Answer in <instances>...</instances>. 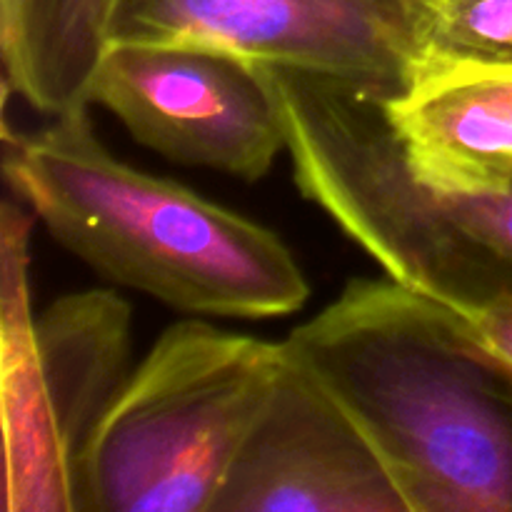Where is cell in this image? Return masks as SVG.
Listing matches in <instances>:
<instances>
[{
  "label": "cell",
  "mask_w": 512,
  "mask_h": 512,
  "mask_svg": "<svg viewBox=\"0 0 512 512\" xmlns=\"http://www.w3.org/2000/svg\"><path fill=\"white\" fill-rule=\"evenodd\" d=\"M283 353L363 430L408 512H512V380L453 308L355 278Z\"/></svg>",
  "instance_id": "6da1fadb"
},
{
  "label": "cell",
  "mask_w": 512,
  "mask_h": 512,
  "mask_svg": "<svg viewBox=\"0 0 512 512\" xmlns=\"http://www.w3.org/2000/svg\"><path fill=\"white\" fill-rule=\"evenodd\" d=\"M415 178L440 195L512 185V63H440L388 95Z\"/></svg>",
  "instance_id": "9c48e42d"
},
{
  "label": "cell",
  "mask_w": 512,
  "mask_h": 512,
  "mask_svg": "<svg viewBox=\"0 0 512 512\" xmlns=\"http://www.w3.org/2000/svg\"><path fill=\"white\" fill-rule=\"evenodd\" d=\"M115 5L118 0H0L5 85L48 118L88 108Z\"/></svg>",
  "instance_id": "30bf717a"
},
{
  "label": "cell",
  "mask_w": 512,
  "mask_h": 512,
  "mask_svg": "<svg viewBox=\"0 0 512 512\" xmlns=\"http://www.w3.org/2000/svg\"><path fill=\"white\" fill-rule=\"evenodd\" d=\"M5 305L8 512H78V468L130 375L133 310L113 290Z\"/></svg>",
  "instance_id": "5b68a950"
},
{
  "label": "cell",
  "mask_w": 512,
  "mask_h": 512,
  "mask_svg": "<svg viewBox=\"0 0 512 512\" xmlns=\"http://www.w3.org/2000/svg\"><path fill=\"white\" fill-rule=\"evenodd\" d=\"M303 198L323 208L395 283L448 305L483 310L510 280L425 188L388 113L390 90L260 63Z\"/></svg>",
  "instance_id": "277c9868"
},
{
  "label": "cell",
  "mask_w": 512,
  "mask_h": 512,
  "mask_svg": "<svg viewBox=\"0 0 512 512\" xmlns=\"http://www.w3.org/2000/svg\"><path fill=\"white\" fill-rule=\"evenodd\" d=\"M470 340L512 380V293L463 315Z\"/></svg>",
  "instance_id": "4fadbf2b"
},
{
  "label": "cell",
  "mask_w": 512,
  "mask_h": 512,
  "mask_svg": "<svg viewBox=\"0 0 512 512\" xmlns=\"http://www.w3.org/2000/svg\"><path fill=\"white\" fill-rule=\"evenodd\" d=\"M283 368V343L170 325L85 445L78 512H213Z\"/></svg>",
  "instance_id": "3957f363"
},
{
  "label": "cell",
  "mask_w": 512,
  "mask_h": 512,
  "mask_svg": "<svg viewBox=\"0 0 512 512\" xmlns=\"http://www.w3.org/2000/svg\"><path fill=\"white\" fill-rule=\"evenodd\" d=\"M428 65L512 63V0H428Z\"/></svg>",
  "instance_id": "8fae6325"
},
{
  "label": "cell",
  "mask_w": 512,
  "mask_h": 512,
  "mask_svg": "<svg viewBox=\"0 0 512 512\" xmlns=\"http://www.w3.org/2000/svg\"><path fill=\"white\" fill-rule=\"evenodd\" d=\"M5 178L100 278L180 313L273 320L308 303V278L273 230L118 160L88 108L8 143Z\"/></svg>",
  "instance_id": "7a4b0ae2"
},
{
  "label": "cell",
  "mask_w": 512,
  "mask_h": 512,
  "mask_svg": "<svg viewBox=\"0 0 512 512\" xmlns=\"http://www.w3.org/2000/svg\"><path fill=\"white\" fill-rule=\"evenodd\" d=\"M428 0H118L110 43H193L398 93L428 65Z\"/></svg>",
  "instance_id": "8992f818"
},
{
  "label": "cell",
  "mask_w": 512,
  "mask_h": 512,
  "mask_svg": "<svg viewBox=\"0 0 512 512\" xmlns=\"http://www.w3.org/2000/svg\"><path fill=\"white\" fill-rule=\"evenodd\" d=\"M213 512H408L355 420L285 358Z\"/></svg>",
  "instance_id": "ba28073f"
},
{
  "label": "cell",
  "mask_w": 512,
  "mask_h": 512,
  "mask_svg": "<svg viewBox=\"0 0 512 512\" xmlns=\"http://www.w3.org/2000/svg\"><path fill=\"white\" fill-rule=\"evenodd\" d=\"M445 208L512 285V185L495 195H443Z\"/></svg>",
  "instance_id": "7c38bea8"
},
{
  "label": "cell",
  "mask_w": 512,
  "mask_h": 512,
  "mask_svg": "<svg viewBox=\"0 0 512 512\" xmlns=\"http://www.w3.org/2000/svg\"><path fill=\"white\" fill-rule=\"evenodd\" d=\"M165 160L255 183L285 133L258 60L193 43H110L88 90Z\"/></svg>",
  "instance_id": "52a82bcc"
}]
</instances>
